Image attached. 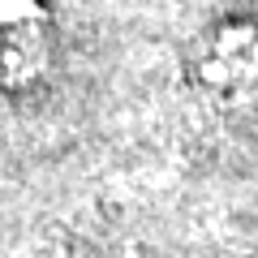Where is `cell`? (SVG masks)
Segmentation results:
<instances>
[{"mask_svg": "<svg viewBox=\"0 0 258 258\" xmlns=\"http://www.w3.org/2000/svg\"><path fill=\"white\" fill-rule=\"evenodd\" d=\"M185 78L207 103L241 108L258 95V22L254 18H215L185 47Z\"/></svg>", "mask_w": 258, "mask_h": 258, "instance_id": "6da1fadb", "label": "cell"}, {"mask_svg": "<svg viewBox=\"0 0 258 258\" xmlns=\"http://www.w3.org/2000/svg\"><path fill=\"white\" fill-rule=\"evenodd\" d=\"M56 26L47 0H0V91H26L52 69Z\"/></svg>", "mask_w": 258, "mask_h": 258, "instance_id": "7a4b0ae2", "label": "cell"}]
</instances>
